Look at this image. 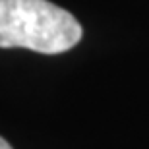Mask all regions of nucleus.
Segmentation results:
<instances>
[{"label": "nucleus", "instance_id": "f257e3e1", "mask_svg": "<svg viewBox=\"0 0 149 149\" xmlns=\"http://www.w3.org/2000/svg\"><path fill=\"white\" fill-rule=\"evenodd\" d=\"M81 25L49 0H0V49L58 54L81 41Z\"/></svg>", "mask_w": 149, "mask_h": 149}, {"label": "nucleus", "instance_id": "f03ea898", "mask_svg": "<svg viewBox=\"0 0 149 149\" xmlns=\"http://www.w3.org/2000/svg\"><path fill=\"white\" fill-rule=\"evenodd\" d=\"M0 149H12V145L8 143L4 138H0Z\"/></svg>", "mask_w": 149, "mask_h": 149}]
</instances>
